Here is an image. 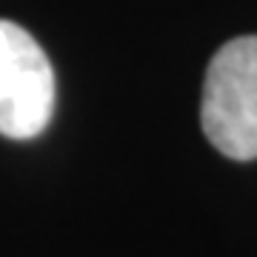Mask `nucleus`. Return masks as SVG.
Wrapping results in <instances>:
<instances>
[{
    "label": "nucleus",
    "instance_id": "1",
    "mask_svg": "<svg viewBox=\"0 0 257 257\" xmlns=\"http://www.w3.org/2000/svg\"><path fill=\"white\" fill-rule=\"evenodd\" d=\"M200 123L220 155L231 160L257 157V35L234 37L211 57Z\"/></svg>",
    "mask_w": 257,
    "mask_h": 257
},
{
    "label": "nucleus",
    "instance_id": "2",
    "mask_svg": "<svg viewBox=\"0 0 257 257\" xmlns=\"http://www.w3.org/2000/svg\"><path fill=\"white\" fill-rule=\"evenodd\" d=\"M55 114V72L26 29L0 20V135L37 138Z\"/></svg>",
    "mask_w": 257,
    "mask_h": 257
}]
</instances>
